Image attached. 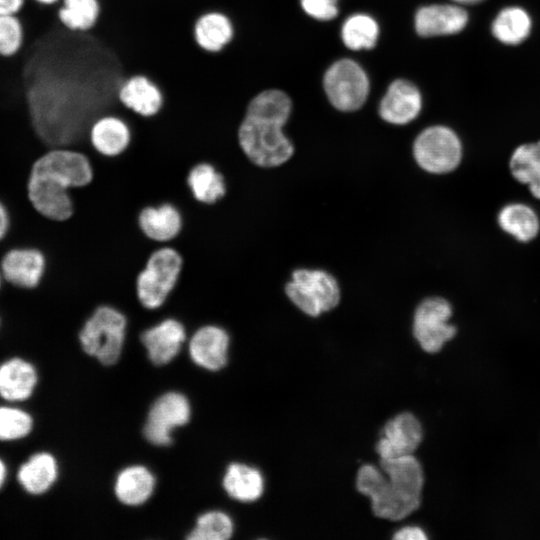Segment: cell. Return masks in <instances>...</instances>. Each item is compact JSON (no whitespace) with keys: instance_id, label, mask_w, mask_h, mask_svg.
<instances>
[{"instance_id":"cell-1","label":"cell","mask_w":540,"mask_h":540,"mask_svg":"<svg viewBox=\"0 0 540 540\" xmlns=\"http://www.w3.org/2000/svg\"><path fill=\"white\" fill-rule=\"evenodd\" d=\"M25 42L14 56L21 69L32 131L45 150L70 147L87 155L92 125L130 111L103 72L82 31H73L50 9L24 25Z\"/></svg>"},{"instance_id":"cell-2","label":"cell","mask_w":540,"mask_h":540,"mask_svg":"<svg viewBox=\"0 0 540 540\" xmlns=\"http://www.w3.org/2000/svg\"><path fill=\"white\" fill-rule=\"evenodd\" d=\"M27 199L36 213L54 221H68L75 212L70 190L92 183L94 170L89 155L70 147H52L40 152L31 163Z\"/></svg>"},{"instance_id":"cell-3","label":"cell","mask_w":540,"mask_h":540,"mask_svg":"<svg viewBox=\"0 0 540 540\" xmlns=\"http://www.w3.org/2000/svg\"><path fill=\"white\" fill-rule=\"evenodd\" d=\"M291 110V99L279 89H263L250 99L237 129L238 145L250 162L274 168L292 157L294 146L283 131Z\"/></svg>"},{"instance_id":"cell-4","label":"cell","mask_w":540,"mask_h":540,"mask_svg":"<svg viewBox=\"0 0 540 540\" xmlns=\"http://www.w3.org/2000/svg\"><path fill=\"white\" fill-rule=\"evenodd\" d=\"M380 467L363 465L356 479L359 492L371 500L377 517L398 521L414 512L420 505L423 471L413 455L380 459Z\"/></svg>"},{"instance_id":"cell-5","label":"cell","mask_w":540,"mask_h":540,"mask_svg":"<svg viewBox=\"0 0 540 540\" xmlns=\"http://www.w3.org/2000/svg\"><path fill=\"white\" fill-rule=\"evenodd\" d=\"M183 258L170 246L160 247L148 256L135 278V294L144 308H160L180 280Z\"/></svg>"},{"instance_id":"cell-6","label":"cell","mask_w":540,"mask_h":540,"mask_svg":"<svg viewBox=\"0 0 540 540\" xmlns=\"http://www.w3.org/2000/svg\"><path fill=\"white\" fill-rule=\"evenodd\" d=\"M126 326V317L118 309L97 307L79 332L82 349L104 365L114 364L122 352Z\"/></svg>"},{"instance_id":"cell-7","label":"cell","mask_w":540,"mask_h":540,"mask_svg":"<svg viewBox=\"0 0 540 540\" xmlns=\"http://www.w3.org/2000/svg\"><path fill=\"white\" fill-rule=\"evenodd\" d=\"M285 292L297 308L312 317L332 310L340 301L337 280L321 269L294 270Z\"/></svg>"},{"instance_id":"cell-8","label":"cell","mask_w":540,"mask_h":540,"mask_svg":"<svg viewBox=\"0 0 540 540\" xmlns=\"http://www.w3.org/2000/svg\"><path fill=\"white\" fill-rule=\"evenodd\" d=\"M413 156L419 167L426 172L449 173L461 162V141L449 127L433 125L421 131L415 138Z\"/></svg>"},{"instance_id":"cell-9","label":"cell","mask_w":540,"mask_h":540,"mask_svg":"<svg viewBox=\"0 0 540 540\" xmlns=\"http://www.w3.org/2000/svg\"><path fill=\"white\" fill-rule=\"evenodd\" d=\"M323 87L329 102L343 112L359 109L365 103L370 82L365 70L352 59H340L325 72Z\"/></svg>"},{"instance_id":"cell-10","label":"cell","mask_w":540,"mask_h":540,"mask_svg":"<svg viewBox=\"0 0 540 540\" xmlns=\"http://www.w3.org/2000/svg\"><path fill=\"white\" fill-rule=\"evenodd\" d=\"M451 316L450 303L441 297L427 298L417 306L413 334L424 351L436 353L456 335V327L449 323Z\"/></svg>"},{"instance_id":"cell-11","label":"cell","mask_w":540,"mask_h":540,"mask_svg":"<svg viewBox=\"0 0 540 540\" xmlns=\"http://www.w3.org/2000/svg\"><path fill=\"white\" fill-rule=\"evenodd\" d=\"M190 414L189 401L183 394L165 393L150 408L144 436L154 445H169L172 442V431L188 423Z\"/></svg>"},{"instance_id":"cell-12","label":"cell","mask_w":540,"mask_h":540,"mask_svg":"<svg viewBox=\"0 0 540 540\" xmlns=\"http://www.w3.org/2000/svg\"><path fill=\"white\" fill-rule=\"evenodd\" d=\"M46 268V256L36 247H13L0 259V271L4 282L22 290L37 288L45 276Z\"/></svg>"},{"instance_id":"cell-13","label":"cell","mask_w":540,"mask_h":540,"mask_svg":"<svg viewBox=\"0 0 540 540\" xmlns=\"http://www.w3.org/2000/svg\"><path fill=\"white\" fill-rule=\"evenodd\" d=\"M422 435L418 419L412 413H400L383 427L382 436L376 444V452L380 459L412 455L419 446Z\"/></svg>"},{"instance_id":"cell-14","label":"cell","mask_w":540,"mask_h":540,"mask_svg":"<svg viewBox=\"0 0 540 540\" xmlns=\"http://www.w3.org/2000/svg\"><path fill=\"white\" fill-rule=\"evenodd\" d=\"M422 108L419 89L405 79L394 80L379 105V115L387 123L405 125L413 121Z\"/></svg>"},{"instance_id":"cell-15","label":"cell","mask_w":540,"mask_h":540,"mask_svg":"<svg viewBox=\"0 0 540 540\" xmlns=\"http://www.w3.org/2000/svg\"><path fill=\"white\" fill-rule=\"evenodd\" d=\"M467 22L466 10L452 4L423 6L414 17L415 30L422 37L455 34L463 30Z\"/></svg>"},{"instance_id":"cell-16","label":"cell","mask_w":540,"mask_h":540,"mask_svg":"<svg viewBox=\"0 0 540 540\" xmlns=\"http://www.w3.org/2000/svg\"><path fill=\"white\" fill-rule=\"evenodd\" d=\"M140 338L152 363L164 365L179 353L186 332L181 322L167 318L145 330Z\"/></svg>"},{"instance_id":"cell-17","label":"cell","mask_w":540,"mask_h":540,"mask_svg":"<svg viewBox=\"0 0 540 540\" xmlns=\"http://www.w3.org/2000/svg\"><path fill=\"white\" fill-rule=\"evenodd\" d=\"M229 336L216 325H205L197 329L189 341V353L195 364L216 371L227 363Z\"/></svg>"},{"instance_id":"cell-18","label":"cell","mask_w":540,"mask_h":540,"mask_svg":"<svg viewBox=\"0 0 540 540\" xmlns=\"http://www.w3.org/2000/svg\"><path fill=\"white\" fill-rule=\"evenodd\" d=\"M137 222L144 236L158 243L173 240L182 229L181 213L171 203L145 206L139 211Z\"/></svg>"},{"instance_id":"cell-19","label":"cell","mask_w":540,"mask_h":540,"mask_svg":"<svg viewBox=\"0 0 540 540\" xmlns=\"http://www.w3.org/2000/svg\"><path fill=\"white\" fill-rule=\"evenodd\" d=\"M131 130L118 116L106 115L91 127L90 142L93 149L103 157L114 158L123 154L131 143Z\"/></svg>"},{"instance_id":"cell-20","label":"cell","mask_w":540,"mask_h":540,"mask_svg":"<svg viewBox=\"0 0 540 540\" xmlns=\"http://www.w3.org/2000/svg\"><path fill=\"white\" fill-rule=\"evenodd\" d=\"M119 98L125 107L143 117L154 116L163 105L161 90L145 75L127 79L120 89Z\"/></svg>"},{"instance_id":"cell-21","label":"cell","mask_w":540,"mask_h":540,"mask_svg":"<svg viewBox=\"0 0 540 540\" xmlns=\"http://www.w3.org/2000/svg\"><path fill=\"white\" fill-rule=\"evenodd\" d=\"M37 383V373L29 362L13 358L0 365V396L7 401L29 398Z\"/></svg>"},{"instance_id":"cell-22","label":"cell","mask_w":540,"mask_h":540,"mask_svg":"<svg viewBox=\"0 0 540 540\" xmlns=\"http://www.w3.org/2000/svg\"><path fill=\"white\" fill-rule=\"evenodd\" d=\"M186 184L199 203L212 205L226 195L225 178L209 161H199L187 173Z\"/></svg>"},{"instance_id":"cell-23","label":"cell","mask_w":540,"mask_h":540,"mask_svg":"<svg viewBox=\"0 0 540 540\" xmlns=\"http://www.w3.org/2000/svg\"><path fill=\"white\" fill-rule=\"evenodd\" d=\"M155 488L154 475L144 466L135 465L123 469L115 482V494L119 501L130 506L146 502Z\"/></svg>"},{"instance_id":"cell-24","label":"cell","mask_w":540,"mask_h":540,"mask_svg":"<svg viewBox=\"0 0 540 540\" xmlns=\"http://www.w3.org/2000/svg\"><path fill=\"white\" fill-rule=\"evenodd\" d=\"M58 466L55 458L46 452L34 454L18 471V481L31 494L46 492L55 482Z\"/></svg>"},{"instance_id":"cell-25","label":"cell","mask_w":540,"mask_h":540,"mask_svg":"<svg viewBox=\"0 0 540 540\" xmlns=\"http://www.w3.org/2000/svg\"><path fill=\"white\" fill-rule=\"evenodd\" d=\"M223 486L230 497L241 502H252L260 498L264 481L259 470L241 463L228 466Z\"/></svg>"},{"instance_id":"cell-26","label":"cell","mask_w":540,"mask_h":540,"mask_svg":"<svg viewBox=\"0 0 540 540\" xmlns=\"http://www.w3.org/2000/svg\"><path fill=\"white\" fill-rule=\"evenodd\" d=\"M233 32L230 19L217 11L201 15L194 29L197 44L208 52L221 51L231 41Z\"/></svg>"},{"instance_id":"cell-27","label":"cell","mask_w":540,"mask_h":540,"mask_svg":"<svg viewBox=\"0 0 540 540\" xmlns=\"http://www.w3.org/2000/svg\"><path fill=\"white\" fill-rule=\"evenodd\" d=\"M498 223L502 230L520 242H528L534 239L540 228L535 211L521 203L504 206L498 214Z\"/></svg>"},{"instance_id":"cell-28","label":"cell","mask_w":540,"mask_h":540,"mask_svg":"<svg viewBox=\"0 0 540 540\" xmlns=\"http://www.w3.org/2000/svg\"><path fill=\"white\" fill-rule=\"evenodd\" d=\"M528 13L516 6L501 10L492 23V33L500 42L516 45L523 42L531 31Z\"/></svg>"},{"instance_id":"cell-29","label":"cell","mask_w":540,"mask_h":540,"mask_svg":"<svg viewBox=\"0 0 540 540\" xmlns=\"http://www.w3.org/2000/svg\"><path fill=\"white\" fill-rule=\"evenodd\" d=\"M379 37V25L370 15L357 13L348 17L341 28V39L351 50L371 49Z\"/></svg>"},{"instance_id":"cell-30","label":"cell","mask_w":540,"mask_h":540,"mask_svg":"<svg viewBox=\"0 0 540 540\" xmlns=\"http://www.w3.org/2000/svg\"><path fill=\"white\" fill-rule=\"evenodd\" d=\"M99 12L98 0H60L58 17L68 29L85 31L94 26Z\"/></svg>"},{"instance_id":"cell-31","label":"cell","mask_w":540,"mask_h":540,"mask_svg":"<svg viewBox=\"0 0 540 540\" xmlns=\"http://www.w3.org/2000/svg\"><path fill=\"white\" fill-rule=\"evenodd\" d=\"M233 534L231 518L221 511L202 514L194 529L187 535L189 540H226Z\"/></svg>"},{"instance_id":"cell-32","label":"cell","mask_w":540,"mask_h":540,"mask_svg":"<svg viewBox=\"0 0 540 540\" xmlns=\"http://www.w3.org/2000/svg\"><path fill=\"white\" fill-rule=\"evenodd\" d=\"M513 177L524 184L540 171V141L517 147L509 162Z\"/></svg>"},{"instance_id":"cell-33","label":"cell","mask_w":540,"mask_h":540,"mask_svg":"<svg viewBox=\"0 0 540 540\" xmlns=\"http://www.w3.org/2000/svg\"><path fill=\"white\" fill-rule=\"evenodd\" d=\"M24 42L25 29L19 14H0V57L16 56Z\"/></svg>"},{"instance_id":"cell-34","label":"cell","mask_w":540,"mask_h":540,"mask_svg":"<svg viewBox=\"0 0 540 540\" xmlns=\"http://www.w3.org/2000/svg\"><path fill=\"white\" fill-rule=\"evenodd\" d=\"M33 426L31 416L25 411L0 406V440L10 441L25 437Z\"/></svg>"},{"instance_id":"cell-35","label":"cell","mask_w":540,"mask_h":540,"mask_svg":"<svg viewBox=\"0 0 540 540\" xmlns=\"http://www.w3.org/2000/svg\"><path fill=\"white\" fill-rule=\"evenodd\" d=\"M300 4L316 20L329 21L338 15V0H300Z\"/></svg>"},{"instance_id":"cell-36","label":"cell","mask_w":540,"mask_h":540,"mask_svg":"<svg viewBox=\"0 0 540 540\" xmlns=\"http://www.w3.org/2000/svg\"><path fill=\"white\" fill-rule=\"evenodd\" d=\"M395 540H425L427 539L424 531L417 526H406L395 532Z\"/></svg>"},{"instance_id":"cell-37","label":"cell","mask_w":540,"mask_h":540,"mask_svg":"<svg viewBox=\"0 0 540 540\" xmlns=\"http://www.w3.org/2000/svg\"><path fill=\"white\" fill-rule=\"evenodd\" d=\"M11 226V217L5 203L0 200V243L6 238Z\"/></svg>"},{"instance_id":"cell-38","label":"cell","mask_w":540,"mask_h":540,"mask_svg":"<svg viewBox=\"0 0 540 540\" xmlns=\"http://www.w3.org/2000/svg\"><path fill=\"white\" fill-rule=\"evenodd\" d=\"M27 0H0V14H19Z\"/></svg>"},{"instance_id":"cell-39","label":"cell","mask_w":540,"mask_h":540,"mask_svg":"<svg viewBox=\"0 0 540 540\" xmlns=\"http://www.w3.org/2000/svg\"><path fill=\"white\" fill-rule=\"evenodd\" d=\"M527 185L529 186L531 194L535 198L540 199V171L530 180Z\"/></svg>"},{"instance_id":"cell-40","label":"cell","mask_w":540,"mask_h":540,"mask_svg":"<svg viewBox=\"0 0 540 540\" xmlns=\"http://www.w3.org/2000/svg\"><path fill=\"white\" fill-rule=\"evenodd\" d=\"M5 476H6V467L3 461L0 459V488L4 483Z\"/></svg>"},{"instance_id":"cell-41","label":"cell","mask_w":540,"mask_h":540,"mask_svg":"<svg viewBox=\"0 0 540 540\" xmlns=\"http://www.w3.org/2000/svg\"><path fill=\"white\" fill-rule=\"evenodd\" d=\"M33 1L41 5H54L60 2V0H33Z\"/></svg>"},{"instance_id":"cell-42","label":"cell","mask_w":540,"mask_h":540,"mask_svg":"<svg viewBox=\"0 0 540 540\" xmlns=\"http://www.w3.org/2000/svg\"><path fill=\"white\" fill-rule=\"evenodd\" d=\"M454 2L456 3H459V4H475V3H479L483 0H453Z\"/></svg>"},{"instance_id":"cell-43","label":"cell","mask_w":540,"mask_h":540,"mask_svg":"<svg viewBox=\"0 0 540 540\" xmlns=\"http://www.w3.org/2000/svg\"><path fill=\"white\" fill-rule=\"evenodd\" d=\"M3 282H4V279H3L2 273H1V271H0V291H1V289H2V284H3Z\"/></svg>"}]
</instances>
